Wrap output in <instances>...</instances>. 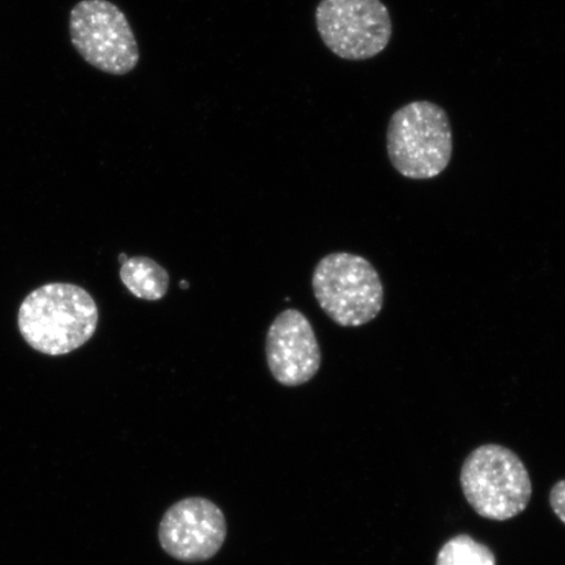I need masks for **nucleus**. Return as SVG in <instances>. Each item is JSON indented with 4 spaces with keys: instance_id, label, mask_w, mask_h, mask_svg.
<instances>
[{
    "instance_id": "f257e3e1",
    "label": "nucleus",
    "mask_w": 565,
    "mask_h": 565,
    "mask_svg": "<svg viewBox=\"0 0 565 565\" xmlns=\"http://www.w3.org/2000/svg\"><path fill=\"white\" fill-rule=\"evenodd\" d=\"M97 303L86 289L71 282H49L21 302V337L35 351L62 356L81 349L95 335Z\"/></svg>"
},
{
    "instance_id": "39448f33",
    "label": "nucleus",
    "mask_w": 565,
    "mask_h": 565,
    "mask_svg": "<svg viewBox=\"0 0 565 565\" xmlns=\"http://www.w3.org/2000/svg\"><path fill=\"white\" fill-rule=\"evenodd\" d=\"M71 44L89 66L124 76L140 60L136 34L124 11L109 0H81L70 12Z\"/></svg>"
},
{
    "instance_id": "423d86ee",
    "label": "nucleus",
    "mask_w": 565,
    "mask_h": 565,
    "mask_svg": "<svg viewBox=\"0 0 565 565\" xmlns=\"http://www.w3.org/2000/svg\"><path fill=\"white\" fill-rule=\"evenodd\" d=\"M316 25L324 46L345 61L374 58L393 35L391 12L381 0H321Z\"/></svg>"
},
{
    "instance_id": "f03ea898",
    "label": "nucleus",
    "mask_w": 565,
    "mask_h": 565,
    "mask_svg": "<svg viewBox=\"0 0 565 565\" xmlns=\"http://www.w3.org/2000/svg\"><path fill=\"white\" fill-rule=\"evenodd\" d=\"M388 160L408 180H433L448 168L454 154V132L440 105L422 100L408 103L388 121Z\"/></svg>"
},
{
    "instance_id": "20e7f679",
    "label": "nucleus",
    "mask_w": 565,
    "mask_h": 565,
    "mask_svg": "<svg viewBox=\"0 0 565 565\" xmlns=\"http://www.w3.org/2000/svg\"><path fill=\"white\" fill-rule=\"evenodd\" d=\"M466 500L483 519L507 521L526 510L533 487L524 462L501 445L471 451L461 470Z\"/></svg>"
},
{
    "instance_id": "7ed1b4c3",
    "label": "nucleus",
    "mask_w": 565,
    "mask_h": 565,
    "mask_svg": "<svg viewBox=\"0 0 565 565\" xmlns=\"http://www.w3.org/2000/svg\"><path fill=\"white\" fill-rule=\"evenodd\" d=\"M312 286L324 315L342 328L363 327L384 308L383 281L370 260L358 254L323 257L315 268Z\"/></svg>"
},
{
    "instance_id": "9d476101",
    "label": "nucleus",
    "mask_w": 565,
    "mask_h": 565,
    "mask_svg": "<svg viewBox=\"0 0 565 565\" xmlns=\"http://www.w3.org/2000/svg\"><path fill=\"white\" fill-rule=\"evenodd\" d=\"M436 565H497V559L483 543L461 534L445 543L437 555Z\"/></svg>"
},
{
    "instance_id": "9b49d317",
    "label": "nucleus",
    "mask_w": 565,
    "mask_h": 565,
    "mask_svg": "<svg viewBox=\"0 0 565 565\" xmlns=\"http://www.w3.org/2000/svg\"><path fill=\"white\" fill-rule=\"evenodd\" d=\"M550 504L557 518L565 524V480L557 482L551 490Z\"/></svg>"
},
{
    "instance_id": "1a4fd4ad",
    "label": "nucleus",
    "mask_w": 565,
    "mask_h": 565,
    "mask_svg": "<svg viewBox=\"0 0 565 565\" xmlns=\"http://www.w3.org/2000/svg\"><path fill=\"white\" fill-rule=\"evenodd\" d=\"M119 277L130 294L147 301L164 298L169 288V275L157 260L148 257H132L126 260Z\"/></svg>"
},
{
    "instance_id": "0eeeda50",
    "label": "nucleus",
    "mask_w": 565,
    "mask_h": 565,
    "mask_svg": "<svg viewBox=\"0 0 565 565\" xmlns=\"http://www.w3.org/2000/svg\"><path fill=\"white\" fill-rule=\"evenodd\" d=\"M227 519L214 501L192 497L177 501L162 515L159 542L175 561L201 563L212 559L227 540Z\"/></svg>"
},
{
    "instance_id": "f8f14e48",
    "label": "nucleus",
    "mask_w": 565,
    "mask_h": 565,
    "mask_svg": "<svg viewBox=\"0 0 565 565\" xmlns=\"http://www.w3.org/2000/svg\"><path fill=\"white\" fill-rule=\"evenodd\" d=\"M129 259V257L126 256V254H121V256H119V263L125 264L126 260Z\"/></svg>"
},
{
    "instance_id": "ddd939ff",
    "label": "nucleus",
    "mask_w": 565,
    "mask_h": 565,
    "mask_svg": "<svg viewBox=\"0 0 565 565\" xmlns=\"http://www.w3.org/2000/svg\"><path fill=\"white\" fill-rule=\"evenodd\" d=\"M180 286H181V288H183V289H188V288H189V285H188V281H186V280H182V281L180 282Z\"/></svg>"
},
{
    "instance_id": "6e6552de",
    "label": "nucleus",
    "mask_w": 565,
    "mask_h": 565,
    "mask_svg": "<svg viewBox=\"0 0 565 565\" xmlns=\"http://www.w3.org/2000/svg\"><path fill=\"white\" fill-rule=\"evenodd\" d=\"M266 360L273 377L282 386L307 384L320 371V343L300 310L287 309L275 318L267 331Z\"/></svg>"
}]
</instances>
